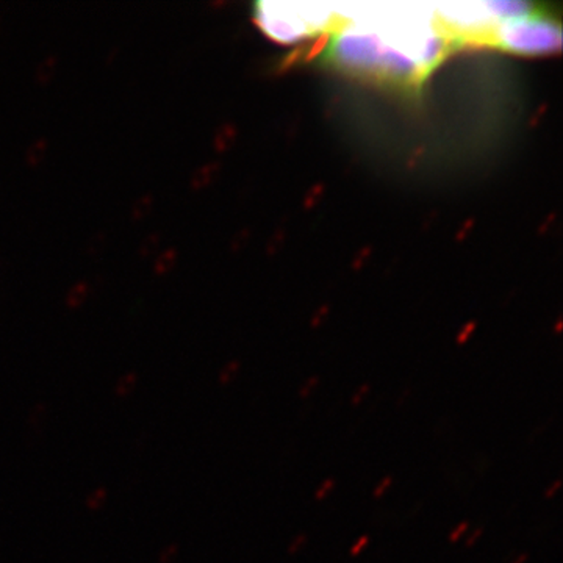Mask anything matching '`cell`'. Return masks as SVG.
Masks as SVG:
<instances>
[{"label":"cell","instance_id":"9","mask_svg":"<svg viewBox=\"0 0 563 563\" xmlns=\"http://www.w3.org/2000/svg\"><path fill=\"white\" fill-rule=\"evenodd\" d=\"M468 527H470L468 521H463V523H460V524H459L457 527H455V529L451 532V534H449V542H451V543L459 542L460 538H462V537L465 535V532L468 530Z\"/></svg>","mask_w":563,"mask_h":563},{"label":"cell","instance_id":"17","mask_svg":"<svg viewBox=\"0 0 563 563\" xmlns=\"http://www.w3.org/2000/svg\"><path fill=\"white\" fill-rule=\"evenodd\" d=\"M527 559H529V555L527 554H521L517 560L515 562H512V563H524V562H527Z\"/></svg>","mask_w":563,"mask_h":563},{"label":"cell","instance_id":"15","mask_svg":"<svg viewBox=\"0 0 563 563\" xmlns=\"http://www.w3.org/2000/svg\"><path fill=\"white\" fill-rule=\"evenodd\" d=\"M482 532H483V527H477L476 529V532H472V534L470 535V538H466V542H465V546L466 548H472L474 546V544L477 543V540L479 538H481V535H482Z\"/></svg>","mask_w":563,"mask_h":563},{"label":"cell","instance_id":"2","mask_svg":"<svg viewBox=\"0 0 563 563\" xmlns=\"http://www.w3.org/2000/svg\"><path fill=\"white\" fill-rule=\"evenodd\" d=\"M488 44L517 55H551L562 47V27L551 13L540 8L534 15L499 22Z\"/></svg>","mask_w":563,"mask_h":563},{"label":"cell","instance_id":"6","mask_svg":"<svg viewBox=\"0 0 563 563\" xmlns=\"http://www.w3.org/2000/svg\"><path fill=\"white\" fill-rule=\"evenodd\" d=\"M135 385H136V377L133 374H127L118 382V385L115 388V394L118 398H127L131 393H133Z\"/></svg>","mask_w":563,"mask_h":563},{"label":"cell","instance_id":"7","mask_svg":"<svg viewBox=\"0 0 563 563\" xmlns=\"http://www.w3.org/2000/svg\"><path fill=\"white\" fill-rule=\"evenodd\" d=\"M178 555V544L169 543L167 546L160 551L158 554V563H172Z\"/></svg>","mask_w":563,"mask_h":563},{"label":"cell","instance_id":"12","mask_svg":"<svg viewBox=\"0 0 563 563\" xmlns=\"http://www.w3.org/2000/svg\"><path fill=\"white\" fill-rule=\"evenodd\" d=\"M391 483H393V477L391 476H387V477H383L382 479V482L377 485V487L374 488V498H380V496L385 493V491L391 487Z\"/></svg>","mask_w":563,"mask_h":563},{"label":"cell","instance_id":"4","mask_svg":"<svg viewBox=\"0 0 563 563\" xmlns=\"http://www.w3.org/2000/svg\"><path fill=\"white\" fill-rule=\"evenodd\" d=\"M47 405L44 403H38L33 405V409L30 410L28 413V418H27V426H28V432L27 436H35V439H39L41 432L44 430L46 426V421H47Z\"/></svg>","mask_w":563,"mask_h":563},{"label":"cell","instance_id":"11","mask_svg":"<svg viewBox=\"0 0 563 563\" xmlns=\"http://www.w3.org/2000/svg\"><path fill=\"white\" fill-rule=\"evenodd\" d=\"M316 385H318V377L315 376V377H311V379H308L307 383H305L301 390H299V396H301L302 399H307L310 396V393L315 390Z\"/></svg>","mask_w":563,"mask_h":563},{"label":"cell","instance_id":"10","mask_svg":"<svg viewBox=\"0 0 563 563\" xmlns=\"http://www.w3.org/2000/svg\"><path fill=\"white\" fill-rule=\"evenodd\" d=\"M305 543H307V535H304V534L297 535L288 546V554L295 555L296 553H299V551H301L305 546Z\"/></svg>","mask_w":563,"mask_h":563},{"label":"cell","instance_id":"5","mask_svg":"<svg viewBox=\"0 0 563 563\" xmlns=\"http://www.w3.org/2000/svg\"><path fill=\"white\" fill-rule=\"evenodd\" d=\"M107 496H109V493H107V488H104V487H99V488L93 490L91 493L88 495V498H86V507L91 512L100 510V508L105 506Z\"/></svg>","mask_w":563,"mask_h":563},{"label":"cell","instance_id":"3","mask_svg":"<svg viewBox=\"0 0 563 563\" xmlns=\"http://www.w3.org/2000/svg\"><path fill=\"white\" fill-rule=\"evenodd\" d=\"M318 8L320 3L259 2L254 5V21L266 37L282 44H291L331 24V11Z\"/></svg>","mask_w":563,"mask_h":563},{"label":"cell","instance_id":"14","mask_svg":"<svg viewBox=\"0 0 563 563\" xmlns=\"http://www.w3.org/2000/svg\"><path fill=\"white\" fill-rule=\"evenodd\" d=\"M368 391H369V385H363V387H360L358 388V391L354 394V396H352V400H351V404L354 405V407H357V405H360L362 403H363V399H364V396H367L368 394Z\"/></svg>","mask_w":563,"mask_h":563},{"label":"cell","instance_id":"1","mask_svg":"<svg viewBox=\"0 0 563 563\" xmlns=\"http://www.w3.org/2000/svg\"><path fill=\"white\" fill-rule=\"evenodd\" d=\"M324 58L344 73L393 85L415 86L426 77L421 68L399 49L383 24H347L335 28L324 46Z\"/></svg>","mask_w":563,"mask_h":563},{"label":"cell","instance_id":"13","mask_svg":"<svg viewBox=\"0 0 563 563\" xmlns=\"http://www.w3.org/2000/svg\"><path fill=\"white\" fill-rule=\"evenodd\" d=\"M368 543H369V537L368 535H363V537H360L358 538V542L354 544V546L351 548V551H349V554L352 555V557H356V555H358L362 553V551L368 546Z\"/></svg>","mask_w":563,"mask_h":563},{"label":"cell","instance_id":"8","mask_svg":"<svg viewBox=\"0 0 563 563\" xmlns=\"http://www.w3.org/2000/svg\"><path fill=\"white\" fill-rule=\"evenodd\" d=\"M333 488H335V481H333V479H326V481L320 485V488L316 490L315 499H316V501L326 499L327 495L331 493V491H332Z\"/></svg>","mask_w":563,"mask_h":563},{"label":"cell","instance_id":"16","mask_svg":"<svg viewBox=\"0 0 563 563\" xmlns=\"http://www.w3.org/2000/svg\"><path fill=\"white\" fill-rule=\"evenodd\" d=\"M560 485H562V481H560V479H557V481L546 490V495H544V496H546V499H553L554 498V495L557 493V491H559Z\"/></svg>","mask_w":563,"mask_h":563}]
</instances>
